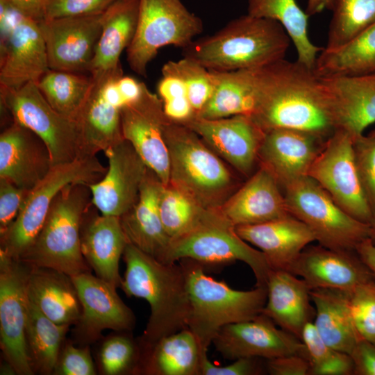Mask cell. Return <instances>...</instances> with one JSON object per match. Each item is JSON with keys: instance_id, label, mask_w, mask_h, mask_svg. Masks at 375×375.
<instances>
[{"instance_id": "836d02e7", "label": "cell", "mask_w": 375, "mask_h": 375, "mask_svg": "<svg viewBox=\"0 0 375 375\" xmlns=\"http://www.w3.org/2000/svg\"><path fill=\"white\" fill-rule=\"evenodd\" d=\"M315 306L312 322L321 338L333 349L350 355L360 339L356 329L347 292L314 289L310 292Z\"/></svg>"}, {"instance_id": "f1b7e54d", "label": "cell", "mask_w": 375, "mask_h": 375, "mask_svg": "<svg viewBox=\"0 0 375 375\" xmlns=\"http://www.w3.org/2000/svg\"><path fill=\"white\" fill-rule=\"evenodd\" d=\"M92 79L89 92L74 120L81 143V154L97 156L100 151L124 140L120 108L106 99L102 92L103 73L90 75Z\"/></svg>"}, {"instance_id": "7402d4cb", "label": "cell", "mask_w": 375, "mask_h": 375, "mask_svg": "<svg viewBox=\"0 0 375 375\" xmlns=\"http://www.w3.org/2000/svg\"><path fill=\"white\" fill-rule=\"evenodd\" d=\"M319 78L335 129L363 134L375 122V74Z\"/></svg>"}, {"instance_id": "ba28073f", "label": "cell", "mask_w": 375, "mask_h": 375, "mask_svg": "<svg viewBox=\"0 0 375 375\" xmlns=\"http://www.w3.org/2000/svg\"><path fill=\"white\" fill-rule=\"evenodd\" d=\"M107 167L97 156H78L53 165L46 176L31 188L13 222L0 233V251L19 260L31 246L42 228L55 197L66 185L100 181Z\"/></svg>"}, {"instance_id": "3957f363", "label": "cell", "mask_w": 375, "mask_h": 375, "mask_svg": "<svg viewBox=\"0 0 375 375\" xmlns=\"http://www.w3.org/2000/svg\"><path fill=\"white\" fill-rule=\"evenodd\" d=\"M290 41L279 22L247 14L211 35L193 40L183 49V56L210 70L258 68L284 59Z\"/></svg>"}, {"instance_id": "74e56055", "label": "cell", "mask_w": 375, "mask_h": 375, "mask_svg": "<svg viewBox=\"0 0 375 375\" xmlns=\"http://www.w3.org/2000/svg\"><path fill=\"white\" fill-rule=\"evenodd\" d=\"M70 326L49 319L28 297L26 335L34 372L45 375L53 374Z\"/></svg>"}, {"instance_id": "d6a6232c", "label": "cell", "mask_w": 375, "mask_h": 375, "mask_svg": "<svg viewBox=\"0 0 375 375\" xmlns=\"http://www.w3.org/2000/svg\"><path fill=\"white\" fill-rule=\"evenodd\" d=\"M143 349L141 374L201 375L203 360L208 356L188 328Z\"/></svg>"}, {"instance_id": "f5cc1de1", "label": "cell", "mask_w": 375, "mask_h": 375, "mask_svg": "<svg viewBox=\"0 0 375 375\" xmlns=\"http://www.w3.org/2000/svg\"><path fill=\"white\" fill-rule=\"evenodd\" d=\"M309 368L308 358L301 355L265 359L266 373L271 375H309Z\"/></svg>"}, {"instance_id": "ffe728a7", "label": "cell", "mask_w": 375, "mask_h": 375, "mask_svg": "<svg viewBox=\"0 0 375 375\" xmlns=\"http://www.w3.org/2000/svg\"><path fill=\"white\" fill-rule=\"evenodd\" d=\"M327 138L292 128L265 132L258 154V165L267 168L283 188L308 176L311 165Z\"/></svg>"}, {"instance_id": "d6986e66", "label": "cell", "mask_w": 375, "mask_h": 375, "mask_svg": "<svg viewBox=\"0 0 375 375\" xmlns=\"http://www.w3.org/2000/svg\"><path fill=\"white\" fill-rule=\"evenodd\" d=\"M104 153L108 167L100 181L89 185L92 203L103 215L121 217L138 201L149 167L126 140Z\"/></svg>"}, {"instance_id": "83f0119b", "label": "cell", "mask_w": 375, "mask_h": 375, "mask_svg": "<svg viewBox=\"0 0 375 375\" xmlns=\"http://www.w3.org/2000/svg\"><path fill=\"white\" fill-rule=\"evenodd\" d=\"M247 242L258 247L272 269L290 271L302 251L316 241L311 230L290 215L256 225L235 227Z\"/></svg>"}, {"instance_id": "f907efd6", "label": "cell", "mask_w": 375, "mask_h": 375, "mask_svg": "<svg viewBox=\"0 0 375 375\" xmlns=\"http://www.w3.org/2000/svg\"><path fill=\"white\" fill-rule=\"evenodd\" d=\"M28 192L0 178V233L15 219Z\"/></svg>"}, {"instance_id": "db71d44e", "label": "cell", "mask_w": 375, "mask_h": 375, "mask_svg": "<svg viewBox=\"0 0 375 375\" xmlns=\"http://www.w3.org/2000/svg\"><path fill=\"white\" fill-rule=\"evenodd\" d=\"M353 375H375V345L360 339L350 353Z\"/></svg>"}, {"instance_id": "9c48e42d", "label": "cell", "mask_w": 375, "mask_h": 375, "mask_svg": "<svg viewBox=\"0 0 375 375\" xmlns=\"http://www.w3.org/2000/svg\"><path fill=\"white\" fill-rule=\"evenodd\" d=\"M290 214L303 222L319 244L338 251H356L357 246L372 238L371 225L346 212L309 176L283 188Z\"/></svg>"}, {"instance_id": "9f6ffc18", "label": "cell", "mask_w": 375, "mask_h": 375, "mask_svg": "<svg viewBox=\"0 0 375 375\" xmlns=\"http://www.w3.org/2000/svg\"><path fill=\"white\" fill-rule=\"evenodd\" d=\"M24 17L4 0H0L1 40H4Z\"/></svg>"}, {"instance_id": "6f0895ef", "label": "cell", "mask_w": 375, "mask_h": 375, "mask_svg": "<svg viewBox=\"0 0 375 375\" xmlns=\"http://www.w3.org/2000/svg\"><path fill=\"white\" fill-rule=\"evenodd\" d=\"M119 90L126 101V104L138 99L143 90L144 83L138 82L130 76H122L117 82Z\"/></svg>"}, {"instance_id": "681fc988", "label": "cell", "mask_w": 375, "mask_h": 375, "mask_svg": "<svg viewBox=\"0 0 375 375\" xmlns=\"http://www.w3.org/2000/svg\"><path fill=\"white\" fill-rule=\"evenodd\" d=\"M116 0H47L44 19L103 13Z\"/></svg>"}, {"instance_id": "8fae6325", "label": "cell", "mask_w": 375, "mask_h": 375, "mask_svg": "<svg viewBox=\"0 0 375 375\" xmlns=\"http://www.w3.org/2000/svg\"><path fill=\"white\" fill-rule=\"evenodd\" d=\"M0 101L3 114L44 141L53 165L82 156L75 120L55 110L35 83L31 82L18 88L0 86Z\"/></svg>"}, {"instance_id": "277c9868", "label": "cell", "mask_w": 375, "mask_h": 375, "mask_svg": "<svg viewBox=\"0 0 375 375\" xmlns=\"http://www.w3.org/2000/svg\"><path fill=\"white\" fill-rule=\"evenodd\" d=\"M164 138L169 156V184L203 208L219 209L243 183L230 166L187 126L169 119Z\"/></svg>"}, {"instance_id": "9a60e30c", "label": "cell", "mask_w": 375, "mask_h": 375, "mask_svg": "<svg viewBox=\"0 0 375 375\" xmlns=\"http://www.w3.org/2000/svg\"><path fill=\"white\" fill-rule=\"evenodd\" d=\"M183 124L193 130L240 176L248 178L255 172L265 131L250 116L194 117Z\"/></svg>"}, {"instance_id": "30bf717a", "label": "cell", "mask_w": 375, "mask_h": 375, "mask_svg": "<svg viewBox=\"0 0 375 375\" xmlns=\"http://www.w3.org/2000/svg\"><path fill=\"white\" fill-rule=\"evenodd\" d=\"M203 29L201 19L181 0H140L135 34L126 49L130 68L147 76V66L159 49L168 45L183 49Z\"/></svg>"}, {"instance_id": "816d5d0a", "label": "cell", "mask_w": 375, "mask_h": 375, "mask_svg": "<svg viewBox=\"0 0 375 375\" xmlns=\"http://www.w3.org/2000/svg\"><path fill=\"white\" fill-rule=\"evenodd\" d=\"M235 360L228 365L217 366L206 356L203 360L201 375H260L266 373L265 359L244 357Z\"/></svg>"}, {"instance_id": "680465c9", "label": "cell", "mask_w": 375, "mask_h": 375, "mask_svg": "<svg viewBox=\"0 0 375 375\" xmlns=\"http://www.w3.org/2000/svg\"><path fill=\"white\" fill-rule=\"evenodd\" d=\"M356 252L375 276V244L372 239H367L359 244L356 249Z\"/></svg>"}, {"instance_id": "7dc6e473", "label": "cell", "mask_w": 375, "mask_h": 375, "mask_svg": "<svg viewBox=\"0 0 375 375\" xmlns=\"http://www.w3.org/2000/svg\"><path fill=\"white\" fill-rule=\"evenodd\" d=\"M353 151L358 176L375 224V130L353 138Z\"/></svg>"}, {"instance_id": "1f68e13d", "label": "cell", "mask_w": 375, "mask_h": 375, "mask_svg": "<svg viewBox=\"0 0 375 375\" xmlns=\"http://www.w3.org/2000/svg\"><path fill=\"white\" fill-rule=\"evenodd\" d=\"M140 0H116L102 13V29L90 74L122 70L120 56L132 42L138 24Z\"/></svg>"}, {"instance_id": "e575fe53", "label": "cell", "mask_w": 375, "mask_h": 375, "mask_svg": "<svg viewBox=\"0 0 375 375\" xmlns=\"http://www.w3.org/2000/svg\"><path fill=\"white\" fill-rule=\"evenodd\" d=\"M212 71L216 81L214 93L195 117L219 119L237 115L251 116L257 106V68Z\"/></svg>"}, {"instance_id": "4dcf8cb0", "label": "cell", "mask_w": 375, "mask_h": 375, "mask_svg": "<svg viewBox=\"0 0 375 375\" xmlns=\"http://www.w3.org/2000/svg\"><path fill=\"white\" fill-rule=\"evenodd\" d=\"M26 290L29 300L53 322L70 326L77 323L81 306L69 275L51 268L29 265Z\"/></svg>"}, {"instance_id": "94428289", "label": "cell", "mask_w": 375, "mask_h": 375, "mask_svg": "<svg viewBox=\"0 0 375 375\" xmlns=\"http://www.w3.org/2000/svg\"><path fill=\"white\" fill-rule=\"evenodd\" d=\"M372 230H373V234H372V240L375 244V224L372 226Z\"/></svg>"}, {"instance_id": "91938a15", "label": "cell", "mask_w": 375, "mask_h": 375, "mask_svg": "<svg viewBox=\"0 0 375 375\" xmlns=\"http://www.w3.org/2000/svg\"><path fill=\"white\" fill-rule=\"evenodd\" d=\"M333 0H308L306 12L309 15L320 13L324 10H331Z\"/></svg>"}, {"instance_id": "b9f144b4", "label": "cell", "mask_w": 375, "mask_h": 375, "mask_svg": "<svg viewBox=\"0 0 375 375\" xmlns=\"http://www.w3.org/2000/svg\"><path fill=\"white\" fill-rule=\"evenodd\" d=\"M158 208L163 226L171 240L189 231L206 209L169 184L164 185L161 190Z\"/></svg>"}, {"instance_id": "cb8c5ba5", "label": "cell", "mask_w": 375, "mask_h": 375, "mask_svg": "<svg viewBox=\"0 0 375 375\" xmlns=\"http://www.w3.org/2000/svg\"><path fill=\"white\" fill-rule=\"evenodd\" d=\"M49 69L38 22L24 17L1 40L0 86L18 88L31 82L37 83Z\"/></svg>"}, {"instance_id": "52a82bcc", "label": "cell", "mask_w": 375, "mask_h": 375, "mask_svg": "<svg viewBox=\"0 0 375 375\" xmlns=\"http://www.w3.org/2000/svg\"><path fill=\"white\" fill-rule=\"evenodd\" d=\"M185 258L197 262L205 272L242 261L253 271L256 286L267 287L271 269L262 251L244 241L219 209L206 208L189 231L171 240L166 262Z\"/></svg>"}, {"instance_id": "8992f818", "label": "cell", "mask_w": 375, "mask_h": 375, "mask_svg": "<svg viewBox=\"0 0 375 375\" xmlns=\"http://www.w3.org/2000/svg\"><path fill=\"white\" fill-rule=\"evenodd\" d=\"M91 203L88 185L74 183L66 185L55 197L33 244L19 260L71 277L90 272L81 251L80 232L83 215Z\"/></svg>"}, {"instance_id": "ac0fdd59", "label": "cell", "mask_w": 375, "mask_h": 375, "mask_svg": "<svg viewBox=\"0 0 375 375\" xmlns=\"http://www.w3.org/2000/svg\"><path fill=\"white\" fill-rule=\"evenodd\" d=\"M102 13L44 19L38 23L49 69L89 73L102 29Z\"/></svg>"}, {"instance_id": "4316f807", "label": "cell", "mask_w": 375, "mask_h": 375, "mask_svg": "<svg viewBox=\"0 0 375 375\" xmlns=\"http://www.w3.org/2000/svg\"><path fill=\"white\" fill-rule=\"evenodd\" d=\"M163 186L157 175L149 168L138 201L119 219L128 243L166 262L171 238L163 226L158 208Z\"/></svg>"}, {"instance_id": "bcb514c9", "label": "cell", "mask_w": 375, "mask_h": 375, "mask_svg": "<svg viewBox=\"0 0 375 375\" xmlns=\"http://www.w3.org/2000/svg\"><path fill=\"white\" fill-rule=\"evenodd\" d=\"M157 91L164 112L171 121L184 124L195 117L185 85L178 78L162 75L158 83Z\"/></svg>"}, {"instance_id": "e0dca14e", "label": "cell", "mask_w": 375, "mask_h": 375, "mask_svg": "<svg viewBox=\"0 0 375 375\" xmlns=\"http://www.w3.org/2000/svg\"><path fill=\"white\" fill-rule=\"evenodd\" d=\"M212 344L224 358L231 360L244 357L271 359L292 354L308 358L301 340L277 328L262 313L252 319L224 326Z\"/></svg>"}, {"instance_id": "7bdbcfd3", "label": "cell", "mask_w": 375, "mask_h": 375, "mask_svg": "<svg viewBox=\"0 0 375 375\" xmlns=\"http://www.w3.org/2000/svg\"><path fill=\"white\" fill-rule=\"evenodd\" d=\"M162 74L176 76L183 82L195 117L209 101L215 89L214 72L187 57L167 62L162 67Z\"/></svg>"}, {"instance_id": "f35d334b", "label": "cell", "mask_w": 375, "mask_h": 375, "mask_svg": "<svg viewBox=\"0 0 375 375\" xmlns=\"http://www.w3.org/2000/svg\"><path fill=\"white\" fill-rule=\"evenodd\" d=\"M90 76L49 69L36 83L50 106L74 119L91 86Z\"/></svg>"}, {"instance_id": "5bb4252c", "label": "cell", "mask_w": 375, "mask_h": 375, "mask_svg": "<svg viewBox=\"0 0 375 375\" xmlns=\"http://www.w3.org/2000/svg\"><path fill=\"white\" fill-rule=\"evenodd\" d=\"M120 117L124 139L162 183L168 185L170 163L164 128L169 119L161 99L144 84L140 97L121 108Z\"/></svg>"}, {"instance_id": "603a6c76", "label": "cell", "mask_w": 375, "mask_h": 375, "mask_svg": "<svg viewBox=\"0 0 375 375\" xmlns=\"http://www.w3.org/2000/svg\"><path fill=\"white\" fill-rule=\"evenodd\" d=\"M80 240L83 256L96 276L120 288L119 264L128 242L119 217L103 215L91 203L83 217Z\"/></svg>"}, {"instance_id": "6da1fadb", "label": "cell", "mask_w": 375, "mask_h": 375, "mask_svg": "<svg viewBox=\"0 0 375 375\" xmlns=\"http://www.w3.org/2000/svg\"><path fill=\"white\" fill-rule=\"evenodd\" d=\"M258 99L250 116L265 132L278 128L328 138L335 131L319 78L296 60H280L257 69Z\"/></svg>"}, {"instance_id": "f546056e", "label": "cell", "mask_w": 375, "mask_h": 375, "mask_svg": "<svg viewBox=\"0 0 375 375\" xmlns=\"http://www.w3.org/2000/svg\"><path fill=\"white\" fill-rule=\"evenodd\" d=\"M267 290L262 313L279 328L301 339L304 326L312 322L315 315L307 283L290 272L271 269Z\"/></svg>"}, {"instance_id": "44dd1931", "label": "cell", "mask_w": 375, "mask_h": 375, "mask_svg": "<svg viewBox=\"0 0 375 375\" xmlns=\"http://www.w3.org/2000/svg\"><path fill=\"white\" fill-rule=\"evenodd\" d=\"M289 272L303 279L310 290L348 292L375 278L356 251H338L320 244L308 245Z\"/></svg>"}, {"instance_id": "11a10c76", "label": "cell", "mask_w": 375, "mask_h": 375, "mask_svg": "<svg viewBox=\"0 0 375 375\" xmlns=\"http://www.w3.org/2000/svg\"><path fill=\"white\" fill-rule=\"evenodd\" d=\"M24 17L40 22L45 17L47 0H4Z\"/></svg>"}, {"instance_id": "8d00e7d4", "label": "cell", "mask_w": 375, "mask_h": 375, "mask_svg": "<svg viewBox=\"0 0 375 375\" xmlns=\"http://www.w3.org/2000/svg\"><path fill=\"white\" fill-rule=\"evenodd\" d=\"M318 77L375 74V22L347 44L323 49L316 59Z\"/></svg>"}, {"instance_id": "c3c4849f", "label": "cell", "mask_w": 375, "mask_h": 375, "mask_svg": "<svg viewBox=\"0 0 375 375\" xmlns=\"http://www.w3.org/2000/svg\"><path fill=\"white\" fill-rule=\"evenodd\" d=\"M59 375H94L96 370L89 346L76 347L65 342L54 369Z\"/></svg>"}, {"instance_id": "ee69618b", "label": "cell", "mask_w": 375, "mask_h": 375, "mask_svg": "<svg viewBox=\"0 0 375 375\" xmlns=\"http://www.w3.org/2000/svg\"><path fill=\"white\" fill-rule=\"evenodd\" d=\"M309 362V375H353V364L349 354L329 346L319 335L312 322L301 333Z\"/></svg>"}, {"instance_id": "f6af8a7d", "label": "cell", "mask_w": 375, "mask_h": 375, "mask_svg": "<svg viewBox=\"0 0 375 375\" xmlns=\"http://www.w3.org/2000/svg\"><path fill=\"white\" fill-rule=\"evenodd\" d=\"M347 294L360 338L375 345V278L357 285Z\"/></svg>"}, {"instance_id": "2e32d148", "label": "cell", "mask_w": 375, "mask_h": 375, "mask_svg": "<svg viewBox=\"0 0 375 375\" xmlns=\"http://www.w3.org/2000/svg\"><path fill=\"white\" fill-rule=\"evenodd\" d=\"M81 306L80 317L75 324L74 338L82 346L96 342L106 329L131 331L136 319L117 293V288L85 272L71 277Z\"/></svg>"}, {"instance_id": "5b68a950", "label": "cell", "mask_w": 375, "mask_h": 375, "mask_svg": "<svg viewBox=\"0 0 375 375\" xmlns=\"http://www.w3.org/2000/svg\"><path fill=\"white\" fill-rule=\"evenodd\" d=\"M178 261L185 272L190 302L188 328L195 335L203 353H207L222 327L252 319L262 313L267 287L234 290L225 281L208 276L197 262L188 258Z\"/></svg>"}, {"instance_id": "d4e9b609", "label": "cell", "mask_w": 375, "mask_h": 375, "mask_svg": "<svg viewBox=\"0 0 375 375\" xmlns=\"http://www.w3.org/2000/svg\"><path fill=\"white\" fill-rule=\"evenodd\" d=\"M53 163L44 141L24 126L12 122L0 135V178L30 190Z\"/></svg>"}, {"instance_id": "ab89813d", "label": "cell", "mask_w": 375, "mask_h": 375, "mask_svg": "<svg viewBox=\"0 0 375 375\" xmlns=\"http://www.w3.org/2000/svg\"><path fill=\"white\" fill-rule=\"evenodd\" d=\"M326 49L341 47L375 22V0H333Z\"/></svg>"}, {"instance_id": "484cf974", "label": "cell", "mask_w": 375, "mask_h": 375, "mask_svg": "<svg viewBox=\"0 0 375 375\" xmlns=\"http://www.w3.org/2000/svg\"><path fill=\"white\" fill-rule=\"evenodd\" d=\"M281 188L274 175L258 165L219 210L235 227L287 217L291 215Z\"/></svg>"}, {"instance_id": "7a4b0ae2", "label": "cell", "mask_w": 375, "mask_h": 375, "mask_svg": "<svg viewBox=\"0 0 375 375\" xmlns=\"http://www.w3.org/2000/svg\"><path fill=\"white\" fill-rule=\"evenodd\" d=\"M120 288L128 297L145 299L151 314L141 337L144 347L188 328L190 302L186 277L178 262H164L128 243Z\"/></svg>"}, {"instance_id": "d590c367", "label": "cell", "mask_w": 375, "mask_h": 375, "mask_svg": "<svg viewBox=\"0 0 375 375\" xmlns=\"http://www.w3.org/2000/svg\"><path fill=\"white\" fill-rule=\"evenodd\" d=\"M247 14L279 22L285 28L297 52V61L314 70L316 59L323 47L315 45L308 34L309 15L296 0H247Z\"/></svg>"}, {"instance_id": "4fadbf2b", "label": "cell", "mask_w": 375, "mask_h": 375, "mask_svg": "<svg viewBox=\"0 0 375 375\" xmlns=\"http://www.w3.org/2000/svg\"><path fill=\"white\" fill-rule=\"evenodd\" d=\"M29 265L0 251V346L19 375H32L26 335Z\"/></svg>"}, {"instance_id": "7c38bea8", "label": "cell", "mask_w": 375, "mask_h": 375, "mask_svg": "<svg viewBox=\"0 0 375 375\" xmlns=\"http://www.w3.org/2000/svg\"><path fill=\"white\" fill-rule=\"evenodd\" d=\"M308 176L346 212L372 227L374 215L357 171L353 138L348 133L335 130L324 142Z\"/></svg>"}, {"instance_id": "60d3db41", "label": "cell", "mask_w": 375, "mask_h": 375, "mask_svg": "<svg viewBox=\"0 0 375 375\" xmlns=\"http://www.w3.org/2000/svg\"><path fill=\"white\" fill-rule=\"evenodd\" d=\"M131 331H117L106 338L99 352V368L106 375L141 374L144 350Z\"/></svg>"}]
</instances>
